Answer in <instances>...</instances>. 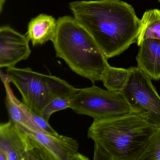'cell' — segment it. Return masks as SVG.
Masks as SVG:
<instances>
[{
    "label": "cell",
    "instance_id": "8992f818",
    "mask_svg": "<svg viewBox=\"0 0 160 160\" xmlns=\"http://www.w3.org/2000/svg\"><path fill=\"white\" fill-rule=\"evenodd\" d=\"M70 108L77 114L93 119L109 118L131 113L123 95L102 89L93 85L79 89L71 100Z\"/></svg>",
    "mask_w": 160,
    "mask_h": 160
},
{
    "label": "cell",
    "instance_id": "e0dca14e",
    "mask_svg": "<svg viewBox=\"0 0 160 160\" xmlns=\"http://www.w3.org/2000/svg\"><path fill=\"white\" fill-rule=\"evenodd\" d=\"M6 0H0V12H2L3 6L5 3Z\"/></svg>",
    "mask_w": 160,
    "mask_h": 160
},
{
    "label": "cell",
    "instance_id": "8fae6325",
    "mask_svg": "<svg viewBox=\"0 0 160 160\" xmlns=\"http://www.w3.org/2000/svg\"><path fill=\"white\" fill-rule=\"evenodd\" d=\"M137 56L138 67L152 79L160 80V40L148 39L139 45Z\"/></svg>",
    "mask_w": 160,
    "mask_h": 160
},
{
    "label": "cell",
    "instance_id": "2e32d148",
    "mask_svg": "<svg viewBox=\"0 0 160 160\" xmlns=\"http://www.w3.org/2000/svg\"><path fill=\"white\" fill-rule=\"evenodd\" d=\"M72 98L69 97H62L57 98L49 103L44 109L42 117L49 122V118L52 114L60 110L70 108Z\"/></svg>",
    "mask_w": 160,
    "mask_h": 160
},
{
    "label": "cell",
    "instance_id": "7c38bea8",
    "mask_svg": "<svg viewBox=\"0 0 160 160\" xmlns=\"http://www.w3.org/2000/svg\"><path fill=\"white\" fill-rule=\"evenodd\" d=\"M58 28V20L52 16L41 14L29 22L26 35L32 46L42 45L48 41L53 42Z\"/></svg>",
    "mask_w": 160,
    "mask_h": 160
},
{
    "label": "cell",
    "instance_id": "30bf717a",
    "mask_svg": "<svg viewBox=\"0 0 160 160\" xmlns=\"http://www.w3.org/2000/svg\"><path fill=\"white\" fill-rule=\"evenodd\" d=\"M1 78L5 88L6 106L9 120L25 130L45 132L41 129L34 121L32 118V111L16 97L11 88L10 82L6 74L2 73V71Z\"/></svg>",
    "mask_w": 160,
    "mask_h": 160
},
{
    "label": "cell",
    "instance_id": "5bb4252c",
    "mask_svg": "<svg viewBox=\"0 0 160 160\" xmlns=\"http://www.w3.org/2000/svg\"><path fill=\"white\" fill-rule=\"evenodd\" d=\"M129 75V69L110 66L107 62L102 72L100 80L109 91L121 93L124 88Z\"/></svg>",
    "mask_w": 160,
    "mask_h": 160
},
{
    "label": "cell",
    "instance_id": "5b68a950",
    "mask_svg": "<svg viewBox=\"0 0 160 160\" xmlns=\"http://www.w3.org/2000/svg\"><path fill=\"white\" fill-rule=\"evenodd\" d=\"M128 69L129 77L121 93L130 106L131 113L160 128V97L151 78L138 67Z\"/></svg>",
    "mask_w": 160,
    "mask_h": 160
},
{
    "label": "cell",
    "instance_id": "52a82bcc",
    "mask_svg": "<svg viewBox=\"0 0 160 160\" xmlns=\"http://www.w3.org/2000/svg\"><path fill=\"white\" fill-rule=\"evenodd\" d=\"M25 130L31 138L39 160H89L79 152L78 141L72 138L42 131Z\"/></svg>",
    "mask_w": 160,
    "mask_h": 160
},
{
    "label": "cell",
    "instance_id": "9c48e42d",
    "mask_svg": "<svg viewBox=\"0 0 160 160\" xmlns=\"http://www.w3.org/2000/svg\"><path fill=\"white\" fill-rule=\"evenodd\" d=\"M30 40L8 26L0 28V67L10 68L27 60L31 53Z\"/></svg>",
    "mask_w": 160,
    "mask_h": 160
},
{
    "label": "cell",
    "instance_id": "6da1fadb",
    "mask_svg": "<svg viewBox=\"0 0 160 160\" xmlns=\"http://www.w3.org/2000/svg\"><path fill=\"white\" fill-rule=\"evenodd\" d=\"M69 5L74 17L108 59L137 42L140 19L128 3L121 0H96L72 2Z\"/></svg>",
    "mask_w": 160,
    "mask_h": 160
},
{
    "label": "cell",
    "instance_id": "9a60e30c",
    "mask_svg": "<svg viewBox=\"0 0 160 160\" xmlns=\"http://www.w3.org/2000/svg\"><path fill=\"white\" fill-rule=\"evenodd\" d=\"M160 160V128L152 136L139 160Z\"/></svg>",
    "mask_w": 160,
    "mask_h": 160
},
{
    "label": "cell",
    "instance_id": "277c9868",
    "mask_svg": "<svg viewBox=\"0 0 160 160\" xmlns=\"http://www.w3.org/2000/svg\"><path fill=\"white\" fill-rule=\"evenodd\" d=\"M5 74L19 91L23 102L41 116L52 101L62 97L72 98L79 90L59 78L40 73L30 68H7Z\"/></svg>",
    "mask_w": 160,
    "mask_h": 160
},
{
    "label": "cell",
    "instance_id": "3957f363",
    "mask_svg": "<svg viewBox=\"0 0 160 160\" xmlns=\"http://www.w3.org/2000/svg\"><path fill=\"white\" fill-rule=\"evenodd\" d=\"M52 42L57 58L63 60L72 71L93 84L100 81L108 59L74 17L58 18L57 33Z\"/></svg>",
    "mask_w": 160,
    "mask_h": 160
},
{
    "label": "cell",
    "instance_id": "7a4b0ae2",
    "mask_svg": "<svg viewBox=\"0 0 160 160\" xmlns=\"http://www.w3.org/2000/svg\"><path fill=\"white\" fill-rule=\"evenodd\" d=\"M158 129L132 113L93 119L88 132L94 142L93 160H139Z\"/></svg>",
    "mask_w": 160,
    "mask_h": 160
},
{
    "label": "cell",
    "instance_id": "4fadbf2b",
    "mask_svg": "<svg viewBox=\"0 0 160 160\" xmlns=\"http://www.w3.org/2000/svg\"><path fill=\"white\" fill-rule=\"evenodd\" d=\"M160 40V10H149L140 19V29L138 37V46L146 39Z\"/></svg>",
    "mask_w": 160,
    "mask_h": 160
},
{
    "label": "cell",
    "instance_id": "ba28073f",
    "mask_svg": "<svg viewBox=\"0 0 160 160\" xmlns=\"http://www.w3.org/2000/svg\"><path fill=\"white\" fill-rule=\"evenodd\" d=\"M0 160H37L26 131L10 120L0 124Z\"/></svg>",
    "mask_w": 160,
    "mask_h": 160
},
{
    "label": "cell",
    "instance_id": "ac0fdd59",
    "mask_svg": "<svg viewBox=\"0 0 160 160\" xmlns=\"http://www.w3.org/2000/svg\"><path fill=\"white\" fill-rule=\"evenodd\" d=\"M159 1H160V0H159Z\"/></svg>",
    "mask_w": 160,
    "mask_h": 160
}]
</instances>
